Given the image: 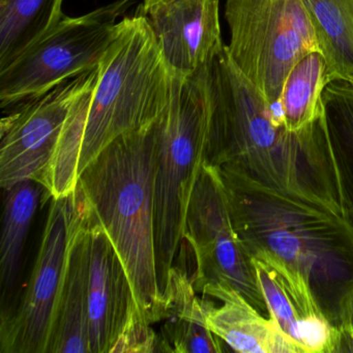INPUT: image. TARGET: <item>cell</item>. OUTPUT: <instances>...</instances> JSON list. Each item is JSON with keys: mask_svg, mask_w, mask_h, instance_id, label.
I'll return each instance as SVG.
<instances>
[{"mask_svg": "<svg viewBox=\"0 0 353 353\" xmlns=\"http://www.w3.org/2000/svg\"><path fill=\"white\" fill-rule=\"evenodd\" d=\"M332 80H353V0H303Z\"/></svg>", "mask_w": 353, "mask_h": 353, "instance_id": "obj_21", "label": "cell"}, {"mask_svg": "<svg viewBox=\"0 0 353 353\" xmlns=\"http://www.w3.org/2000/svg\"><path fill=\"white\" fill-rule=\"evenodd\" d=\"M268 317L301 353H336L339 330L320 307L305 276L270 254L252 256Z\"/></svg>", "mask_w": 353, "mask_h": 353, "instance_id": "obj_11", "label": "cell"}, {"mask_svg": "<svg viewBox=\"0 0 353 353\" xmlns=\"http://www.w3.org/2000/svg\"><path fill=\"white\" fill-rule=\"evenodd\" d=\"M220 0H143L142 15L171 73L189 77L224 47Z\"/></svg>", "mask_w": 353, "mask_h": 353, "instance_id": "obj_12", "label": "cell"}, {"mask_svg": "<svg viewBox=\"0 0 353 353\" xmlns=\"http://www.w3.org/2000/svg\"><path fill=\"white\" fill-rule=\"evenodd\" d=\"M63 3V0H0V71L65 17Z\"/></svg>", "mask_w": 353, "mask_h": 353, "instance_id": "obj_19", "label": "cell"}, {"mask_svg": "<svg viewBox=\"0 0 353 353\" xmlns=\"http://www.w3.org/2000/svg\"><path fill=\"white\" fill-rule=\"evenodd\" d=\"M204 296L222 303L201 301L208 327L232 350L241 353H301L276 322L266 318L243 295L230 287L202 289Z\"/></svg>", "mask_w": 353, "mask_h": 353, "instance_id": "obj_15", "label": "cell"}, {"mask_svg": "<svg viewBox=\"0 0 353 353\" xmlns=\"http://www.w3.org/2000/svg\"><path fill=\"white\" fill-rule=\"evenodd\" d=\"M206 163L342 208L324 114L303 131L289 132L282 114L231 61L226 45L210 63Z\"/></svg>", "mask_w": 353, "mask_h": 353, "instance_id": "obj_1", "label": "cell"}, {"mask_svg": "<svg viewBox=\"0 0 353 353\" xmlns=\"http://www.w3.org/2000/svg\"><path fill=\"white\" fill-rule=\"evenodd\" d=\"M75 206V191L52 198L28 286L17 307L1 318L0 352L49 353Z\"/></svg>", "mask_w": 353, "mask_h": 353, "instance_id": "obj_10", "label": "cell"}, {"mask_svg": "<svg viewBox=\"0 0 353 353\" xmlns=\"http://www.w3.org/2000/svg\"><path fill=\"white\" fill-rule=\"evenodd\" d=\"M218 170L233 226L251 257L264 252L301 272L338 327L353 290V224L344 210L266 187L233 167Z\"/></svg>", "mask_w": 353, "mask_h": 353, "instance_id": "obj_3", "label": "cell"}, {"mask_svg": "<svg viewBox=\"0 0 353 353\" xmlns=\"http://www.w3.org/2000/svg\"><path fill=\"white\" fill-rule=\"evenodd\" d=\"M194 276L173 265L163 296L165 324L161 332L163 351L179 353L223 352L222 340L205 323Z\"/></svg>", "mask_w": 353, "mask_h": 353, "instance_id": "obj_16", "label": "cell"}, {"mask_svg": "<svg viewBox=\"0 0 353 353\" xmlns=\"http://www.w3.org/2000/svg\"><path fill=\"white\" fill-rule=\"evenodd\" d=\"M210 63L189 77L172 74L170 105L160 119L154 172V241L162 294L179 245L185 241L190 201L206 162Z\"/></svg>", "mask_w": 353, "mask_h": 353, "instance_id": "obj_5", "label": "cell"}, {"mask_svg": "<svg viewBox=\"0 0 353 353\" xmlns=\"http://www.w3.org/2000/svg\"><path fill=\"white\" fill-rule=\"evenodd\" d=\"M44 185L34 181L6 190L0 237V282L3 310L13 296L21 272L24 248Z\"/></svg>", "mask_w": 353, "mask_h": 353, "instance_id": "obj_17", "label": "cell"}, {"mask_svg": "<svg viewBox=\"0 0 353 353\" xmlns=\"http://www.w3.org/2000/svg\"><path fill=\"white\" fill-rule=\"evenodd\" d=\"M99 67L17 105L0 123V185H42L74 106L98 79Z\"/></svg>", "mask_w": 353, "mask_h": 353, "instance_id": "obj_9", "label": "cell"}, {"mask_svg": "<svg viewBox=\"0 0 353 353\" xmlns=\"http://www.w3.org/2000/svg\"><path fill=\"white\" fill-rule=\"evenodd\" d=\"M185 239L195 258L197 292L208 286L230 287L268 317L253 259L233 226L218 167L206 162L190 201Z\"/></svg>", "mask_w": 353, "mask_h": 353, "instance_id": "obj_8", "label": "cell"}, {"mask_svg": "<svg viewBox=\"0 0 353 353\" xmlns=\"http://www.w3.org/2000/svg\"><path fill=\"white\" fill-rule=\"evenodd\" d=\"M225 19L231 61L282 114L287 76L303 57L320 51L303 0H227Z\"/></svg>", "mask_w": 353, "mask_h": 353, "instance_id": "obj_6", "label": "cell"}, {"mask_svg": "<svg viewBox=\"0 0 353 353\" xmlns=\"http://www.w3.org/2000/svg\"><path fill=\"white\" fill-rule=\"evenodd\" d=\"M132 0H117L80 17H63L0 71V106L14 108L99 67Z\"/></svg>", "mask_w": 353, "mask_h": 353, "instance_id": "obj_7", "label": "cell"}, {"mask_svg": "<svg viewBox=\"0 0 353 353\" xmlns=\"http://www.w3.org/2000/svg\"><path fill=\"white\" fill-rule=\"evenodd\" d=\"M75 193L76 206L55 307L49 353H90L88 341L90 219L77 188Z\"/></svg>", "mask_w": 353, "mask_h": 353, "instance_id": "obj_14", "label": "cell"}, {"mask_svg": "<svg viewBox=\"0 0 353 353\" xmlns=\"http://www.w3.org/2000/svg\"><path fill=\"white\" fill-rule=\"evenodd\" d=\"M90 353H110L131 318L140 313L129 276L110 239L99 223L90 216Z\"/></svg>", "mask_w": 353, "mask_h": 353, "instance_id": "obj_13", "label": "cell"}, {"mask_svg": "<svg viewBox=\"0 0 353 353\" xmlns=\"http://www.w3.org/2000/svg\"><path fill=\"white\" fill-rule=\"evenodd\" d=\"M322 103L341 205L353 224V80H332Z\"/></svg>", "mask_w": 353, "mask_h": 353, "instance_id": "obj_18", "label": "cell"}, {"mask_svg": "<svg viewBox=\"0 0 353 353\" xmlns=\"http://www.w3.org/2000/svg\"><path fill=\"white\" fill-rule=\"evenodd\" d=\"M160 119L109 144L86 167L77 185L90 218L110 239L129 276L138 311L150 325L165 318L154 241Z\"/></svg>", "mask_w": 353, "mask_h": 353, "instance_id": "obj_4", "label": "cell"}, {"mask_svg": "<svg viewBox=\"0 0 353 353\" xmlns=\"http://www.w3.org/2000/svg\"><path fill=\"white\" fill-rule=\"evenodd\" d=\"M172 78L140 8L119 20L98 79L65 123L43 181L48 195L73 193L81 173L109 144L158 121L170 105Z\"/></svg>", "mask_w": 353, "mask_h": 353, "instance_id": "obj_2", "label": "cell"}, {"mask_svg": "<svg viewBox=\"0 0 353 353\" xmlns=\"http://www.w3.org/2000/svg\"><path fill=\"white\" fill-rule=\"evenodd\" d=\"M332 78L320 51L303 57L287 76L280 98L286 130L303 131L323 115L322 92Z\"/></svg>", "mask_w": 353, "mask_h": 353, "instance_id": "obj_20", "label": "cell"}, {"mask_svg": "<svg viewBox=\"0 0 353 353\" xmlns=\"http://www.w3.org/2000/svg\"><path fill=\"white\" fill-rule=\"evenodd\" d=\"M336 353H353V290L341 307Z\"/></svg>", "mask_w": 353, "mask_h": 353, "instance_id": "obj_22", "label": "cell"}]
</instances>
